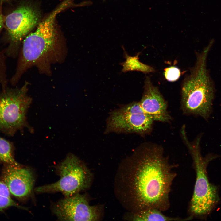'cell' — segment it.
Wrapping results in <instances>:
<instances>
[{
  "label": "cell",
  "mask_w": 221,
  "mask_h": 221,
  "mask_svg": "<svg viewBox=\"0 0 221 221\" xmlns=\"http://www.w3.org/2000/svg\"><path fill=\"white\" fill-rule=\"evenodd\" d=\"M13 151L12 143L0 137V162L7 164L19 165L14 158Z\"/></svg>",
  "instance_id": "obj_14"
},
{
  "label": "cell",
  "mask_w": 221,
  "mask_h": 221,
  "mask_svg": "<svg viewBox=\"0 0 221 221\" xmlns=\"http://www.w3.org/2000/svg\"><path fill=\"white\" fill-rule=\"evenodd\" d=\"M162 212L156 209L144 210L136 212L134 214L132 220L138 221H170L189 220L192 219L189 216L184 218L167 216L164 214Z\"/></svg>",
  "instance_id": "obj_12"
},
{
  "label": "cell",
  "mask_w": 221,
  "mask_h": 221,
  "mask_svg": "<svg viewBox=\"0 0 221 221\" xmlns=\"http://www.w3.org/2000/svg\"><path fill=\"white\" fill-rule=\"evenodd\" d=\"M66 4L64 3L40 22L34 32L25 38L19 63L11 81L16 83L25 71L54 50L56 42L54 21L57 14Z\"/></svg>",
  "instance_id": "obj_4"
},
{
  "label": "cell",
  "mask_w": 221,
  "mask_h": 221,
  "mask_svg": "<svg viewBox=\"0 0 221 221\" xmlns=\"http://www.w3.org/2000/svg\"><path fill=\"white\" fill-rule=\"evenodd\" d=\"M153 121L144 111L140 102H134L110 113L106 133H134L144 135L151 132Z\"/></svg>",
  "instance_id": "obj_7"
},
{
  "label": "cell",
  "mask_w": 221,
  "mask_h": 221,
  "mask_svg": "<svg viewBox=\"0 0 221 221\" xmlns=\"http://www.w3.org/2000/svg\"><path fill=\"white\" fill-rule=\"evenodd\" d=\"M52 208L61 220L93 221L98 219L96 207L90 205L86 196L79 193L59 200Z\"/></svg>",
  "instance_id": "obj_9"
},
{
  "label": "cell",
  "mask_w": 221,
  "mask_h": 221,
  "mask_svg": "<svg viewBox=\"0 0 221 221\" xmlns=\"http://www.w3.org/2000/svg\"><path fill=\"white\" fill-rule=\"evenodd\" d=\"M210 47L207 46L197 56L196 64L185 79L181 88V106L185 113L207 119L211 113L214 91L206 68Z\"/></svg>",
  "instance_id": "obj_2"
},
{
  "label": "cell",
  "mask_w": 221,
  "mask_h": 221,
  "mask_svg": "<svg viewBox=\"0 0 221 221\" xmlns=\"http://www.w3.org/2000/svg\"><path fill=\"white\" fill-rule=\"evenodd\" d=\"M10 193L6 185L0 181V210L11 207L21 208V206L11 198Z\"/></svg>",
  "instance_id": "obj_15"
},
{
  "label": "cell",
  "mask_w": 221,
  "mask_h": 221,
  "mask_svg": "<svg viewBox=\"0 0 221 221\" xmlns=\"http://www.w3.org/2000/svg\"><path fill=\"white\" fill-rule=\"evenodd\" d=\"M130 176L131 192L137 212L148 209L162 211L170 206L169 193L177 174L159 145L146 144L135 152Z\"/></svg>",
  "instance_id": "obj_1"
},
{
  "label": "cell",
  "mask_w": 221,
  "mask_h": 221,
  "mask_svg": "<svg viewBox=\"0 0 221 221\" xmlns=\"http://www.w3.org/2000/svg\"><path fill=\"white\" fill-rule=\"evenodd\" d=\"M164 70L165 78L169 81H176L180 76V70L176 67L171 66L165 68Z\"/></svg>",
  "instance_id": "obj_16"
},
{
  "label": "cell",
  "mask_w": 221,
  "mask_h": 221,
  "mask_svg": "<svg viewBox=\"0 0 221 221\" xmlns=\"http://www.w3.org/2000/svg\"><path fill=\"white\" fill-rule=\"evenodd\" d=\"M7 165L3 179L10 193L19 198L29 196L32 192L35 181L33 172L20 165Z\"/></svg>",
  "instance_id": "obj_10"
},
{
  "label": "cell",
  "mask_w": 221,
  "mask_h": 221,
  "mask_svg": "<svg viewBox=\"0 0 221 221\" xmlns=\"http://www.w3.org/2000/svg\"><path fill=\"white\" fill-rule=\"evenodd\" d=\"M40 18L39 12L29 5L21 6L9 14L5 23L10 43L6 52L15 55L22 40L38 24Z\"/></svg>",
  "instance_id": "obj_8"
},
{
  "label": "cell",
  "mask_w": 221,
  "mask_h": 221,
  "mask_svg": "<svg viewBox=\"0 0 221 221\" xmlns=\"http://www.w3.org/2000/svg\"><path fill=\"white\" fill-rule=\"evenodd\" d=\"M26 84L20 88L6 87L0 93V130L7 135L12 136L25 127L31 129L26 114L32 99L27 95Z\"/></svg>",
  "instance_id": "obj_5"
},
{
  "label": "cell",
  "mask_w": 221,
  "mask_h": 221,
  "mask_svg": "<svg viewBox=\"0 0 221 221\" xmlns=\"http://www.w3.org/2000/svg\"><path fill=\"white\" fill-rule=\"evenodd\" d=\"M200 138L191 142L186 139L184 141L193 160L196 173V180L193 193L190 201L189 216L204 218L208 215L219 201L217 187L210 183L208 178L207 168L209 162L215 157L211 155L203 157L199 147Z\"/></svg>",
  "instance_id": "obj_3"
},
{
  "label": "cell",
  "mask_w": 221,
  "mask_h": 221,
  "mask_svg": "<svg viewBox=\"0 0 221 221\" xmlns=\"http://www.w3.org/2000/svg\"><path fill=\"white\" fill-rule=\"evenodd\" d=\"M122 48L124 51V56L126 59L125 61L120 63L122 67V72L135 71L148 73L154 71L152 67L139 61L138 57L139 53L135 56H131L127 54L124 47H122Z\"/></svg>",
  "instance_id": "obj_13"
},
{
  "label": "cell",
  "mask_w": 221,
  "mask_h": 221,
  "mask_svg": "<svg viewBox=\"0 0 221 221\" xmlns=\"http://www.w3.org/2000/svg\"><path fill=\"white\" fill-rule=\"evenodd\" d=\"M59 180L51 184L37 187L38 193L60 192L65 197L75 194L89 187L91 175L85 165L75 155L70 153L56 167Z\"/></svg>",
  "instance_id": "obj_6"
},
{
  "label": "cell",
  "mask_w": 221,
  "mask_h": 221,
  "mask_svg": "<svg viewBox=\"0 0 221 221\" xmlns=\"http://www.w3.org/2000/svg\"><path fill=\"white\" fill-rule=\"evenodd\" d=\"M3 18L0 13V30L3 25ZM5 66L4 59L2 54L0 52V78L3 77L5 74Z\"/></svg>",
  "instance_id": "obj_17"
},
{
  "label": "cell",
  "mask_w": 221,
  "mask_h": 221,
  "mask_svg": "<svg viewBox=\"0 0 221 221\" xmlns=\"http://www.w3.org/2000/svg\"><path fill=\"white\" fill-rule=\"evenodd\" d=\"M139 102L145 112L153 121L169 122L171 120L166 101L148 77L145 81L144 92Z\"/></svg>",
  "instance_id": "obj_11"
}]
</instances>
